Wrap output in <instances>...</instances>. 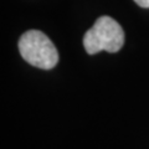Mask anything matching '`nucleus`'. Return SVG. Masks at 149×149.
Returning <instances> with one entry per match:
<instances>
[{
  "label": "nucleus",
  "instance_id": "nucleus-1",
  "mask_svg": "<svg viewBox=\"0 0 149 149\" xmlns=\"http://www.w3.org/2000/svg\"><path fill=\"white\" fill-rule=\"evenodd\" d=\"M124 45V31L111 16H100L83 36V46L88 55L100 51L117 52Z\"/></svg>",
  "mask_w": 149,
  "mask_h": 149
},
{
  "label": "nucleus",
  "instance_id": "nucleus-2",
  "mask_svg": "<svg viewBox=\"0 0 149 149\" xmlns=\"http://www.w3.org/2000/svg\"><path fill=\"white\" fill-rule=\"evenodd\" d=\"M21 57L27 63L41 70H51L58 62V52L44 32L29 30L24 32L17 44Z\"/></svg>",
  "mask_w": 149,
  "mask_h": 149
},
{
  "label": "nucleus",
  "instance_id": "nucleus-3",
  "mask_svg": "<svg viewBox=\"0 0 149 149\" xmlns=\"http://www.w3.org/2000/svg\"><path fill=\"white\" fill-rule=\"evenodd\" d=\"M134 3H137L141 8L149 9V0H134Z\"/></svg>",
  "mask_w": 149,
  "mask_h": 149
}]
</instances>
